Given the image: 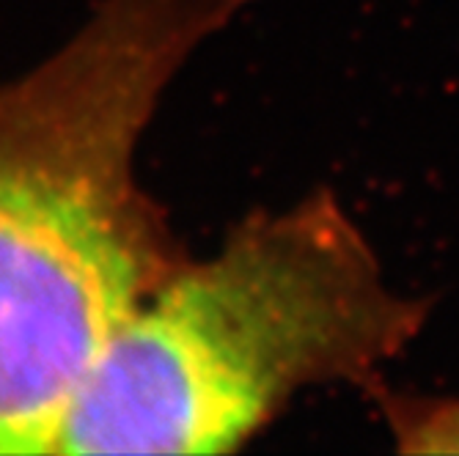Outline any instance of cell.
I'll use <instances>...</instances> for the list:
<instances>
[{
  "mask_svg": "<svg viewBox=\"0 0 459 456\" xmlns=\"http://www.w3.org/2000/svg\"><path fill=\"white\" fill-rule=\"evenodd\" d=\"M36 141L0 130V453H58L82 385L149 292V245L108 168Z\"/></svg>",
  "mask_w": 459,
  "mask_h": 456,
  "instance_id": "7a4b0ae2",
  "label": "cell"
},
{
  "mask_svg": "<svg viewBox=\"0 0 459 456\" xmlns=\"http://www.w3.org/2000/svg\"><path fill=\"white\" fill-rule=\"evenodd\" d=\"M429 303L388 288L330 193L250 218L226 247L154 286L82 385L61 453H226L303 388H371Z\"/></svg>",
  "mask_w": 459,
  "mask_h": 456,
  "instance_id": "6da1fadb",
  "label": "cell"
},
{
  "mask_svg": "<svg viewBox=\"0 0 459 456\" xmlns=\"http://www.w3.org/2000/svg\"><path fill=\"white\" fill-rule=\"evenodd\" d=\"M368 396L404 453H459V399L394 393L383 383Z\"/></svg>",
  "mask_w": 459,
  "mask_h": 456,
  "instance_id": "3957f363",
  "label": "cell"
}]
</instances>
